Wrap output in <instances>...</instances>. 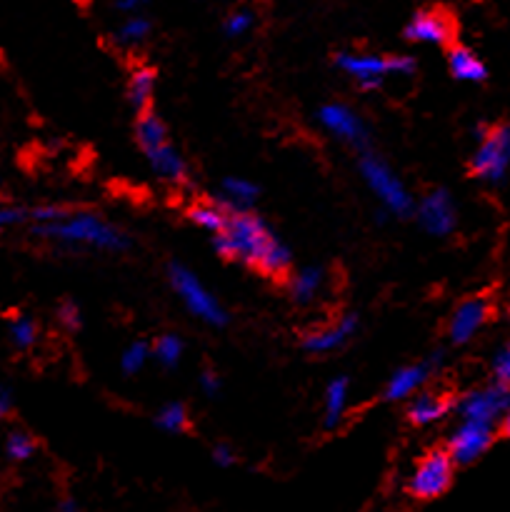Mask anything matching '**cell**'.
Here are the masks:
<instances>
[{
  "label": "cell",
  "instance_id": "1",
  "mask_svg": "<svg viewBox=\"0 0 510 512\" xmlns=\"http://www.w3.org/2000/svg\"><path fill=\"white\" fill-rule=\"evenodd\" d=\"M213 245L223 258L243 260L265 275H283L290 265V250L248 210H230L228 225L215 235Z\"/></svg>",
  "mask_w": 510,
  "mask_h": 512
},
{
  "label": "cell",
  "instance_id": "2",
  "mask_svg": "<svg viewBox=\"0 0 510 512\" xmlns=\"http://www.w3.org/2000/svg\"><path fill=\"white\" fill-rule=\"evenodd\" d=\"M35 233L43 238L60 240L65 245H78V248H95V250H123L128 245L125 235L103 218L90 213H73L65 215L60 223L35 228Z\"/></svg>",
  "mask_w": 510,
  "mask_h": 512
},
{
  "label": "cell",
  "instance_id": "3",
  "mask_svg": "<svg viewBox=\"0 0 510 512\" xmlns=\"http://www.w3.org/2000/svg\"><path fill=\"white\" fill-rule=\"evenodd\" d=\"M360 175L368 183V188L373 190L375 198L380 200L385 210L395 215H405L413 208V198H410L408 188L403 185V180L388 168L380 158H373V155H365L360 160Z\"/></svg>",
  "mask_w": 510,
  "mask_h": 512
},
{
  "label": "cell",
  "instance_id": "4",
  "mask_svg": "<svg viewBox=\"0 0 510 512\" xmlns=\"http://www.w3.org/2000/svg\"><path fill=\"white\" fill-rule=\"evenodd\" d=\"M453 465L455 460L450 458L448 450H430L423 458L415 463L413 473H410L408 490L413 498L418 500H435L450 488L453 480Z\"/></svg>",
  "mask_w": 510,
  "mask_h": 512
},
{
  "label": "cell",
  "instance_id": "5",
  "mask_svg": "<svg viewBox=\"0 0 510 512\" xmlns=\"http://www.w3.org/2000/svg\"><path fill=\"white\" fill-rule=\"evenodd\" d=\"M170 285L178 293V298L183 300L185 308L195 315L198 320L208 325H223L225 313L218 305V300L213 298L208 288L195 278V273H190L183 265H170Z\"/></svg>",
  "mask_w": 510,
  "mask_h": 512
},
{
  "label": "cell",
  "instance_id": "6",
  "mask_svg": "<svg viewBox=\"0 0 510 512\" xmlns=\"http://www.w3.org/2000/svg\"><path fill=\"white\" fill-rule=\"evenodd\" d=\"M510 170V125H495L478 143L473 155V173L485 183H503Z\"/></svg>",
  "mask_w": 510,
  "mask_h": 512
},
{
  "label": "cell",
  "instance_id": "7",
  "mask_svg": "<svg viewBox=\"0 0 510 512\" xmlns=\"http://www.w3.org/2000/svg\"><path fill=\"white\" fill-rule=\"evenodd\" d=\"M460 418L463 420H478V423L495 425L498 420L505 418L510 410V388L503 385H488V388L470 390L458 405Z\"/></svg>",
  "mask_w": 510,
  "mask_h": 512
},
{
  "label": "cell",
  "instance_id": "8",
  "mask_svg": "<svg viewBox=\"0 0 510 512\" xmlns=\"http://www.w3.org/2000/svg\"><path fill=\"white\" fill-rule=\"evenodd\" d=\"M493 443V425L478 423V420H460L448 440V453L455 463H475Z\"/></svg>",
  "mask_w": 510,
  "mask_h": 512
},
{
  "label": "cell",
  "instance_id": "9",
  "mask_svg": "<svg viewBox=\"0 0 510 512\" xmlns=\"http://www.w3.org/2000/svg\"><path fill=\"white\" fill-rule=\"evenodd\" d=\"M318 120L333 138L355 145V148H360L365 143V138H368V130H365V123L360 120V115L343 103L323 105L318 113Z\"/></svg>",
  "mask_w": 510,
  "mask_h": 512
},
{
  "label": "cell",
  "instance_id": "10",
  "mask_svg": "<svg viewBox=\"0 0 510 512\" xmlns=\"http://www.w3.org/2000/svg\"><path fill=\"white\" fill-rule=\"evenodd\" d=\"M338 68L348 73L350 78L358 80L360 88L375 90L385 80V75H393L390 70V58L380 55H360V53H340Z\"/></svg>",
  "mask_w": 510,
  "mask_h": 512
},
{
  "label": "cell",
  "instance_id": "11",
  "mask_svg": "<svg viewBox=\"0 0 510 512\" xmlns=\"http://www.w3.org/2000/svg\"><path fill=\"white\" fill-rule=\"evenodd\" d=\"M420 228L430 235H448L455 228V205L445 190L425 195L418 208Z\"/></svg>",
  "mask_w": 510,
  "mask_h": 512
},
{
  "label": "cell",
  "instance_id": "12",
  "mask_svg": "<svg viewBox=\"0 0 510 512\" xmlns=\"http://www.w3.org/2000/svg\"><path fill=\"white\" fill-rule=\"evenodd\" d=\"M450 35H453V23L440 10H420L405 25V38L415 40V43L445 45L450 40Z\"/></svg>",
  "mask_w": 510,
  "mask_h": 512
},
{
  "label": "cell",
  "instance_id": "13",
  "mask_svg": "<svg viewBox=\"0 0 510 512\" xmlns=\"http://www.w3.org/2000/svg\"><path fill=\"white\" fill-rule=\"evenodd\" d=\"M488 320V303L483 298H470L465 303H460L455 308L453 318H450L448 325V335L455 345H463L478 333L480 328Z\"/></svg>",
  "mask_w": 510,
  "mask_h": 512
},
{
  "label": "cell",
  "instance_id": "14",
  "mask_svg": "<svg viewBox=\"0 0 510 512\" xmlns=\"http://www.w3.org/2000/svg\"><path fill=\"white\" fill-rule=\"evenodd\" d=\"M355 328H358L355 315H343V318H340L338 323L330 325V328H320L305 335L303 348L308 350V353H330V350H338L340 345L355 333Z\"/></svg>",
  "mask_w": 510,
  "mask_h": 512
},
{
  "label": "cell",
  "instance_id": "15",
  "mask_svg": "<svg viewBox=\"0 0 510 512\" xmlns=\"http://www.w3.org/2000/svg\"><path fill=\"white\" fill-rule=\"evenodd\" d=\"M145 155H148L150 168H153V173L158 175V178L168 180V183L173 185L185 183V178H188V168H185L183 158H180L178 150H175L173 145L170 143L158 145V148L148 150Z\"/></svg>",
  "mask_w": 510,
  "mask_h": 512
},
{
  "label": "cell",
  "instance_id": "16",
  "mask_svg": "<svg viewBox=\"0 0 510 512\" xmlns=\"http://www.w3.org/2000/svg\"><path fill=\"white\" fill-rule=\"evenodd\" d=\"M450 410H453V400L448 395L423 393L418 398H413V403L408 408V418L413 425H433L448 418Z\"/></svg>",
  "mask_w": 510,
  "mask_h": 512
},
{
  "label": "cell",
  "instance_id": "17",
  "mask_svg": "<svg viewBox=\"0 0 510 512\" xmlns=\"http://www.w3.org/2000/svg\"><path fill=\"white\" fill-rule=\"evenodd\" d=\"M428 373H430L428 363H423V365H408V368L395 370L393 378H390L388 385H385V400H403V398H410V395H413L415 390H418L420 385L425 383V378H428Z\"/></svg>",
  "mask_w": 510,
  "mask_h": 512
},
{
  "label": "cell",
  "instance_id": "18",
  "mask_svg": "<svg viewBox=\"0 0 510 512\" xmlns=\"http://www.w3.org/2000/svg\"><path fill=\"white\" fill-rule=\"evenodd\" d=\"M448 65L450 73L455 75L463 83H480L488 75V68L483 65V60L473 53V50L463 48V45H455L448 53Z\"/></svg>",
  "mask_w": 510,
  "mask_h": 512
},
{
  "label": "cell",
  "instance_id": "19",
  "mask_svg": "<svg viewBox=\"0 0 510 512\" xmlns=\"http://www.w3.org/2000/svg\"><path fill=\"white\" fill-rule=\"evenodd\" d=\"M325 283V270L323 268H315V265H308V268L298 270L290 280V293L298 303H310L315 295L320 293Z\"/></svg>",
  "mask_w": 510,
  "mask_h": 512
},
{
  "label": "cell",
  "instance_id": "20",
  "mask_svg": "<svg viewBox=\"0 0 510 512\" xmlns=\"http://www.w3.org/2000/svg\"><path fill=\"white\" fill-rule=\"evenodd\" d=\"M345 408H348V380L335 378L325 388V428H335L343 420Z\"/></svg>",
  "mask_w": 510,
  "mask_h": 512
},
{
  "label": "cell",
  "instance_id": "21",
  "mask_svg": "<svg viewBox=\"0 0 510 512\" xmlns=\"http://www.w3.org/2000/svg\"><path fill=\"white\" fill-rule=\"evenodd\" d=\"M135 135H138V143L145 153L158 148V145L168 143V133H165L163 120H160L155 113H148V110L140 113L138 125H135Z\"/></svg>",
  "mask_w": 510,
  "mask_h": 512
},
{
  "label": "cell",
  "instance_id": "22",
  "mask_svg": "<svg viewBox=\"0 0 510 512\" xmlns=\"http://www.w3.org/2000/svg\"><path fill=\"white\" fill-rule=\"evenodd\" d=\"M228 215H230V210L225 208V205L200 203V205H193V208H190V220L213 235L223 233L225 225H228Z\"/></svg>",
  "mask_w": 510,
  "mask_h": 512
},
{
  "label": "cell",
  "instance_id": "23",
  "mask_svg": "<svg viewBox=\"0 0 510 512\" xmlns=\"http://www.w3.org/2000/svg\"><path fill=\"white\" fill-rule=\"evenodd\" d=\"M258 195V188H255L250 180L245 178H228L223 183V203L228 210H245Z\"/></svg>",
  "mask_w": 510,
  "mask_h": 512
},
{
  "label": "cell",
  "instance_id": "24",
  "mask_svg": "<svg viewBox=\"0 0 510 512\" xmlns=\"http://www.w3.org/2000/svg\"><path fill=\"white\" fill-rule=\"evenodd\" d=\"M153 88H155V73L150 68H138L133 70L128 83V98L133 103V108H138L140 113H145L148 108L150 98H153Z\"/></svg>",
  "mask_w": 510,
  "mask_h": 512
},
{
  "label": "cell",
  "instance_id": "25",
  "mask_svg": "<svg viewBox=\"0 0 510 512\" xmlns=\"http://www.w3.org/2000/svg\"><path fill=\"white\" fill-rule=\"evenodd\" d=\"M8 338L15 348L25 350L35 343V338H38V328H35V323L30 318L18 315V318H13L8 323Z\"/></svg>",
  "mask_w": 510,
  "mask_h": 512
},
{
  "label": "cell",
  "instance_id": "26",
  "mask_svg": "<svg viewBox=\"0 0 510 512\" xmlns=\"http://www.w3.org/2000/svg\"><path fill=\"white\" fill-rule=\"evenodd\" d=\"M148 33H150L148 20H145L143 15H133V18H128L123 25H120L118 33H115V40H118L120 45H138L148 38Z\"/></svg>",
  "mask_w": 510,
  "mask_h": 512
},
{
  "label": "cell",
  "instance_id": "27",
  "mask_svg": "<svg viewBox=\"0 0 510 512\" xmlns=\"http://www.w3.org/2000/svg\"><path fill=\"white\" fill-rule=\"evenodd\" d=\"M180 355H183V340L180 338H175V335H163V338L155 340L153 358L158 360L160 365L173 368V365L180 360Z\"/></svg>",
  "mask_w": 510,
  "mask_h": 512
},
{
  "label": "cell",
  "instance_id": "28",
  "mask_svg": "<svg viewBox=\"0 0 510 512\" xmlns=\"http://www.w3.org/2000/svg\"><path fill=\"white\" fill-rule=\"evenodd\" d=\"M5 453H8V458L15 460V463H25V460L33 458L35 453L33 438H30L28 433H23V430H13V433L8 435V440H5Z\"/></svg>",
  "mask_w": 510,
  "mask_h": 512
},
{
  "label": "cell",
  "instance_id": "29",
  "mask_svg": "<svg viewBox=\"0 0 510 512\" xmlns=\"http://www.w3.org/2000/svg\"><path fill=\"white\" fill-rule=\"evenodd\" d=\"M188 425V413L180 403H168L158 413V428H163L165 433H180Z\"/></svg>",
  "mask_w": 510,
  "mask_h": 512
},
{
  "label": "cell",
  "instance_id": "30",
  "mask_svg": "<svg viewBox=\"0 0 510 512\" xmlns=\"http://www.w3.org/2000/svg\"><path fill=\"white\" fill-rule=\"evenodd\" d=\"M148 358H150L148 345L133 343V345H128V348H125L123 355H120V368H123L128 375H135V373H140V370H143V365L148 363Z\"/></svg>",
  "mask_w": 510,
  "mask_h": 512
},
{
  "label": "cell",
  "instance_id": "31",
  "mask_svg": "<svg viewBox=\"0 0 510 512\" xmlns=\"http://www.w3.org/2000/svg\"><path fill=\"white\" fill-rule=\"evenodd\" d=\"M30 220L35 223V228H45V225H53V223H60V220L65 218V210L58 208V205H40V208L30 210Z\"/></svg>",
  "mask_w": 510,
  "mask_h": 512
},
{
  "label": "cell",
  "instance_id": "32",
  "mask_svg": "<svg viewBox=\"0 0 510 512\" xmlns=\"http://www.w3.org/2000/svg\"><path fill=\"white\" fill-rule=\"evenodd\" d=\"M493 375H495V383L503 385V388H510V343L503 345V348L495 353Z\"/></svg>",
  "mask_w": 510,
  "mask_h": 512
},
{
  "label": "cell",
  "instance_id": "33",
  "mask_svg": "<svg viewBox=\"0 0 510 512\" xmlns=\"http://www.w3.org/2000/svg\"><path fill=\"white\" fill-rule=\"evenodd\" d=\"M250 25H253V13L250 10H235L228 20H225V33L230 38H240L243 33H248Z\"/></svg>",
  "mask_w": 510,
  "mask_h": 512
},
{
  "label": "cell",
  "instance_id": "34",
  "mask_svg": "<svg viewBox=\"0 0 510 512\" xmlns=\"http://www.w3.org/2000/svg\"><path fill=\"white\" fill-rule=\"evenodd\" d=\"M58 320L68 330H78L80 328V310H78V305L70 303V300H68V303L60 305V308H58Z\"/></svg>",
  "mask_w": 510,
  "mask_h": 512
},
{
  "label": "cell",
  "instance_id": "35",
  "mask_svg": "<svg viewBox=\"0 0 510 512\" xmlns=\"http://www.w3.org/2000/svg\"><path fill=\"white\" fill-rule=\"evenodd\" d=\"M25 210L20 208V205H13V203H5L3 210H0V223L5 225V228H10V225H20L25 220Z\"/></svg>",
  "mask_w": 510,
  "mask_h": 512
},
{
  "label": "cell",
  "instance_id": "36",
  "mask_svg": "<svg viewBox=\"0 0 510 512\" xmlns=\"http://www.w3.org/2000/svg\"><path fill=\"white\" fill-rule=\"evenodd\" d=\"M390 70H393V75H413L415 60L410 55H393L390 58Z\"/></svg>",
  "mask_w": 510,
  "mask_h": 512
},
{
  "label": "cell",
  "instance_id": "37",
  "mask_svg": "<svg viewBox=\"0 0 510 512\" xmlns=\"http://www.w3.org/2000/svg\"><path fill=\"white\" fill-rule=\"evenodd\" d=\"M200 388H203L205 395H215L220 390V378L213 370H205V373L200 375Z\"/></svg>",
  "mask_w": 510,
  "mask_h": 512
},
{
  "label": "cell",
  "instance_id": "38",
  "mask_svg": "<svg viewBox=\"0 0 510 512\" xmlns=\"http://www.w3.org/2000/svg\"><path fill=\"white\" fill-rule=\"evenodd\" d=\"M213 460L220 468H230V465L235 463V455L228 445H218V448H213Z\"/></svg>",
  "mask_w": 510,
  "mask_h": 512
},
{
  "label": "cell",
  "instance_id": "39",
  "mask_svg": "<svg viewBox=\"0 0 510 512\" xmlns=\"http://www.w3.org/2000/svg\"><path fill=\"white\" fill-rule=\"evenodd\" d=\"M10 410H13V393L10 388H3L0 390V413L10 415Z\"/></svg>",
  "mask_w": 510,
  "mask_h": 512
},
{
  "label": "cell",
  "instance_id": "40",
  "mask_svg": "<svg viewBox=\"0 0 510 512\" xmlns=\"http://www.w3.org/2000/svg\"><path fill=\"white\" fill-rule=\"evenodd\" d=\"M145 0H115V8H120V10H135V8H140V5H143Z\"/></svg>",
  "mask_w": 510,
  "mask_h": 512
},
{
  "label": "cell",
  "instance_id": "41",
  "mask_svg": "<svg viewBox=\"0 0 510 512\" xmlns=\"http://www.w3.org/2000/svg\"><path fill=\"white\" fill-rule=\"evenodd\" d=\"M58 512H78V503H75V500H70V498L60 500Z\"/></svg>",
  "mask_w": 510,
  "mask_h": 512
},
{
  "label": "cell",
  "instance_id": "42",
  "mask_svg": "<svg viewBox=\"0 0 510 512\" xmlns=\"http://www.w3.org/2000/svg\"><path fill=\"white\" fill-rule=\"evenodd\" d=\"M503 433H505V438L510 440V410L505 413V418H503Z\"/></svg>",
  "mask_w": 510,
  "mask_h": 512
}]
</instances>
